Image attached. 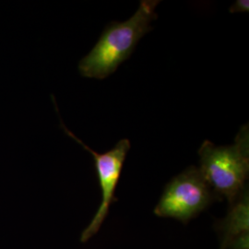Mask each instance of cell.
Returning <instances> with one entry per match:
<instances>
[{"label":"cell","mask_w":249,"mask_h":249,"mask_svg":"<svg viewBox=\"0 0 249 249\" xmlns=\"http://www.w3.org/2000/svg\"><path fill=\"white\" fill-rule=\"evenodd\" d=\"M199 171L218 196L227 198L231 204L248 187L249 173V124H244L234 142L216 146L211 141L201 144Z\"/></svg>","instance_id":"7a4b0ae2"},{"label":"cell","mask_w":249,"mask_h":249,"mask_svg":"<svg viewBox=\"0 0 249 249\" xmlns=\"http://www.w3.org/2000/svg\"><path fill=\"white\" fill-rule=\"evenodd\" d=\"M221 223V249H249V196L248 187L231 204Z\"/></svg>","instance_id":"5b68a950"},{"label":"cell","mask_w":249,"mask_h":249,"mask_svg":"<svg viewBox=\"0 0 249 249\" xmlns=\"http://www.w3.org/2000/svg\"><path fill=\"white\" fill-rule=\"evenodd\" d=\"M218 197L199 169L190 166L165 186L154 214L187 223Z\"/></svg>","instance_id":"3957f363"},{"label":"cell","mask_w":249,"mask_h":249,"mask_svg":"<svg viewBox=\"0 0 249 249\" xmlns=\"http://www.w3.org/2000/svg\"><path fill=\"white\" fill-rule=\"evenodd\" d=\"M64 129L66 133L77 142L80 143L86 151H89L92 155L102 192V201L98 211L87 228L81 233L80 241L87 242L99 231L104 221L107 219L110 206L115 200L116 186L121 176L125 157L130 150V142L127 139H123L116 143V146L110 151L98 153L90 149L85 143L82 142L65 126Z\"/></svg>","instance_id":"277c9868"},{"label":"cell","mask_w":249,"mask_h":249,"mask_svg":"<svg viewBox=\"0 0 249 249\" xmlns=\"http://www.w3.org/2000/svg\"><path fill=\"white\" fill-rule=\"evenodd\" d=\"M249 10V2L248 0H237L230 8L231 13H248Z\"/></svg>","instance_id":"8992f818"},{"label":"cell","mask_w":249,"mask_h":249,"mask_svg":"<svg viewBox=\"0 0 249 249\" xmlns=\"http://www.w3.org/2000/svg\"><path fill=\"white\" fill-rule=\"evenodd\" d=\"M159 0H142L131 18L107 25L98 42L80 60L83 77L104 80L130 57L139 41L151 31L152 20L158 18L155 9Z\"/></svg>","instance_id":"6da1fadb"}]
</instances>
